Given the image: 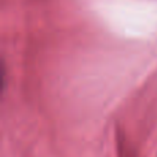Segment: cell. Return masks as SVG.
Instances as JSON below:
<instances>
[]
</instances>
